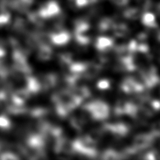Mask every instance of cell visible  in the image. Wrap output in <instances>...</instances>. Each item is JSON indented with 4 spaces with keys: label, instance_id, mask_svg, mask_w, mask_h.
I'll return each instance as SVG.
<instances>
[{
    "label": "cell",
    "instance_id": "cell-6",
    "mask_svg": "<svg viewBox=\"0 0 160 160\" xmlns=\"http://www.w3.org/2000/svg\"><path fill=\"white\" fill-rule=\"evenodd\" d=\"M124 15L129 19H136L140 16V10L136 8H128L124 12Z\"/></svg>",
    "mask_w": 160,
    "mask_h": 160
},
{
    "label": "cell",
    "instance_id": "cell-12",
    "mask_svg": "<svg viewBox=\"0 0 160 160\" xmlns=\"http://www.w3.org/2000/svg\"><path fill=\"white\" fill-rule=\"evenodd\" d=\"M115 4L118 6H124L128 2L129 0H111Z\"/></svg>",
    "mask_w": 160,
    "mask_h": 160
},
{
    "label": "cell",
    "instance_id": "cell-5",
    "mask_svg": "<svg viewBox=\"0 0 160 160\" xmlns=\"http://www.w3.org/2000/svg\"><path fill=\"white\" fill-rule=\"evenodd\" d=\"M112 44V41L110 38L106 37H100L96 42V47L99 50H104Z\"/></svg>",
    "mask_w": 160,
    "mask_h": 160
},
{
    "label": "cell",
    "instance_id": "cell-2",
    "mask_svg": "<svg viewBox=\"0 0 160 160\" xmlns=\"http://www.w3.org/2000/svg\"><path fill=\"white\" fill-rule=\"evenodd\" d=\"M60 12L59 4L54 1L51 0L44 4L39 9V14L42 18H47L58 14Z\"/></svg>",
    "mask_w": 160,
    "mask_h": 160
},
{
    "label": "cell",
    "instance_id": "cell-4",
    "mask_svg": "<svg viewBox=\"0 0 160 160\" xmlns=\"http://www.w3.org/2000/svg\"><path fill=\"white\" fill-rule=\"evenodd\" d=\"M142 22L145 26L151 28L155 27L156 25L155 16L149 12H147L143 14L142 17Z\"/></svg>",
    "mask_w": 160,
    "mask_h": 160
},
{
    "label": "cell",
    "instance_id": "cell-1",
    "mask_svg": "<svg viewBox=\"0 0 160 160\" xmlns=\"http://www.w3.org/2000/svg\"><path fill=\"white\" fill-rule=\"evenodd\" d=\"M86 108L91 111L92 116L98 119L106 118L109 113L108 106L101 101H94L88 105Z\"/></svg>",
    "mask_w": 160,
    "mask_h": 160
},
{
    "label": "cell",
    "instance_id": "cell-11",
    "mask_svg": "<svg viewBox=\"0 0 160 160\" xmlns=\"http://www.w3.org/2000/svg\"><path fill=\"white\" fill-rule=\"evenodd\" d=\"M109 82L107 80H105V79L101 80L98 84V88L99 89H106L109 87Z\"/></svg>",
    "mask_w": 160,
    "mask_h": 160
},
{
    "label": "cell",
    "instance_id": "cell-9",
    "mask_svg": "<svg viewBox=\"0 0 160 160\" xmlns=\"http://www.w3.org/2000/svg\"><path fill=\"white\" fill-rule=\"evenodd\" d=\"M112 21L109 18H104L102 19L99 24V28L100 30L106 31L110 28L112 26Z\"/></svg>",
    "mask_w": 160,
    "mask_h": 160
},
{
    "label": "cell",
    "instance_id": "cell-7",
    "mask_svg": "<svg viewBox=\"0 0 160 160\" xmlns=\"http://www.w3.org/2000/svg\"><path fill=\"white\" fill-rule=\"evenodd\" d=\"M51 56V50L49 46H43L39 50V59L42 60L48 59Z\"/></svg>",
    "mask_w": 160,
    "mask_h": 160
},
{
    "label": "cell",
    "instance_id": "cell-10",
    "mask_svg": "<svg viewBox=\"0 0 160 160\" xmlns=\"http://www.w3.org/2000/svg\"><path fill=\"white\" fill-rule=\"evenodd\" d=\"M114 31H115V33L118 36H122L126 34V32L128 31V29L124 24H119L114 26Z\"/></svg>",
    "mask_w": 160,
    "mask_h": 160
},
{
    "label": "cell",
    "instance_id": "cell-8",
    "mask_svg": "<svg viewBox=\"0 0 160 160\" xmlns=\"http://www.w3.org/2000/svg\"><path fill=\"white\" fill-rule=\"evenodd\" d=\"M69 2L72 7L79 8L88 5L91 2V0H69Z\"/></svg>",
    "mask_w": 160,
    "mask_h": 160
},
{
    "label": "cell",
    "instance_id": "cell-3",
    "mask_svg": "<svg viewBox=\"0 0 160 160\" xmlns=\"http://www.w3.org/2000/svg\"><path fill=\"white\" fill-rule=\"evenodd\" d=\"M69 38L70 36L69 33L64 31H59L57 33H54L51 36V39L53 42L58 45L66 44L69 41Z\"/></svg>",
    "mask_w": 160,
    "mask_h": 160
}]
</instances>
